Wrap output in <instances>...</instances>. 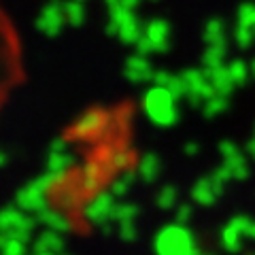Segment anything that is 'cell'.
Listing matches in <instances>:
<instances>
[{
	"label": "cell",
	"mask_w": 255,
	"mask_h": 255,
	"mask_svg": "<svg viewBox=\"0 0 255 255\" xmlns=\"http://www.w3.org/2000/svg\"><path fill=\"white\" fill-rule=\"evenodd\" d=\"M155 255H196L198 247L194 241L191 230L185 228V223H170L164 226L155 234Z\"/></svg>",
	"instance_id": "cell-1"
},
{
	"label": "cell",
	"mask_w": 255,
	"mask_h": 255,
	"mask_svg": "<svg viewBox=\"0 0 255 255\" xmlns=\"http://www.w3.org/2000/svg\"><path fill=\"white\" fill-rule=\"evenodd\" d=\"M113 209H115V202H113V194H96L90 202L83 206V217L87 223L100 228L102 223H107L113 219Z\"/></svg>",
	"instance_id": "cell-2"
},
{
	"label": "cell",
	"mask_w": 255,
	"mask_h": 255,
	"mask_svg": "<svg viewBox=\"0 0 255 255\" xmlns=\"http://www.w3.org/2000/svg\"><path fill=\"white\" fill-rule=\"evenodd\" d=\"M38 219H32L30 215L19 206H6L0 215V228L2 232H34Z\"/></svg>",
	"instance_id": "cell-3"
},
{
	"label": "cell",
	"mask_w": 255,
	"mask_h": 255,
	"mask_svg": "<svg viewBox=\"0 0 255 255\" xmlns=\"http://www.w3.org/2000/svg\"><path fill=\"white\" fill-rule=\"evenodd\" d=\"M47 204H49L47 202V191L38 183L19 191V196H17V206L26 213H41L47 209Z\"/></svg>",
	"instance_id": "cell-4"
},
{
	"label": "cell",
	"mask_w": 255,
	"mask_h": 255,
	"mask_svg": "<svg viewBox=\"0 0 255 255\" xmlns=\"http://www.w3.org/2000/svg\"><path fill=\"white\" fill-rule=\"evenodd\" d=\"M245 232H243V228H241V223L236 221V217L232 221H228L226 223V228L221 230V238H219V243L221 247L226 249L228 253H241L243 251V241H245Z\"/></svg>",
	"instance_id": "cell-5"
},
{
	"label": "cell",
	"mask_w": 255,
	"mask_h": 255,
	"mask_svg": "<svg viewBox=\"0 0 255 255\" xmlns=\"http://www.w3.org/2000/svg\"><path fill=\"white\" fill-rule=\"evenodd\" d=\"M36 219H38V223H43L47 230H53V232H60V234L70 232V230H73V221H70L66 215H62L60 211L49 209V206H47L45 211L38 213Z\"/></svg>",
	"instance_id": "cell-6"
},
{
	"label": "cell",
	"mask_w": 255,
	"mask_h": 255,
	"mask_svg": "<svg viewBox=\"0 0 255 255\" xmlns=\"http://www.w3.org/2000/svg\"><path fill=\"white\" fill-rule=\"evenodd\" d=\"M219 194H221V185L217 181H200L191 191V198L202 206H211L219 198Z\"/></svg>",
	"instance_id": "cell-7"
},
{
	"label": "cell",
	"mask_w": 255,
	"mask_h": 255,
	"mask_svg": "<svg viewBox=\"0 0 255 255\" xmlns=\"http://www.w3.org/2000/svg\"><path fill=\"white\" fill-rule=\"evenodd\" d=\"M64 249V241L60 232H53V230H45V232L36 238L34 243V253H53L60 255Z\"/></svg>",
	"instance_id": "cell-8"
},
{
	"label": "cell",
	"mask_w": 255,
	"mask_h": 255,
	"mask_svg": "<svg viewBox=\"0 0 255 255\" xmlns=\"http://www.w3.org/2000/svg\"><path fill=\"white\" fill-rule=\"evenodd\" d=\"M26 245L19 238L11 236L9 232H2L0 236V247H2V255H26Z\"/></svg>",
	"instance_id": "cell-9"
},
{
	"label": "cell",
	"mask_w": 255,
	"mask_h": 255,
	"mask_svg": "<svg viewBox=\"0 0 255 255\" xmlns=\"http://www.w3.org/2000/svg\"><path fill=\"white\" fill-rule=\"evenodd\" d=\"M138 215V206H134L130 202L126 204H115L113 209V221L119 223V221H130V219H136Z\"/></svg>",
	"instance_id": "cell-10"
},
{
	"label": "cell",
	"mask_w": 255,
	"mask_h": 255,
	"mask_svg": "<svg viewBox=\"0 0 255 255\" xmlns=\"http://www.w3.org/2000/svg\"><path fill=\"white\" fill-rule=\"evenodd\" d=\"M117 234L122 241L126 243H132V241H136V236H138V228H136V221L130 219V221H119L117 223Z\"/></svg>",
	"instance_id": "cell-11"
},
{
	"label": "cell",
	"mask_w": 255,
	"mask_h": 255,
	"mask_svg": "<svg viewBox=\"0 0 255 255\" xmlns=\"http://www.w3.org/2000/svg\"><path fill=\"white\" fill-rule=\"evenodd\" d=\"M157 204H159V209H164V211L172 209V206L177 204V189L174 187H164L157 194Z\"/></svg>",
	"instance_id": "cell-12"
},
{
	"label": "cell",
	"mask_w": 255,
	"mask_h": 255,
	"mask_svg": "<svg viewBox=\"0 0 255 255\" xmlns=\"http://www.w3.org/2000/svg\"><path fill=\"white\" fill-rule=\"evenodd\" d=\"M140 174H142V179L145 181H153L157 177V164H155V159H145L140 166Z\"/></svg>",
	"instance_id": "cell-13"
},
{
	"label": "cell",
	"mask_w": 255,
	"mask_h": 255,
	"mask_svg": "<svg viewBox=\"0 0 255 255\" xmlns=\"http://www.w3.org/2000/svg\"><path fill=\"white\" fill-rule=\"evenodd\" d=\"M241 226H243V232L247 236V241H255V219L241 215Z\"/></svg>",
	"instance_id": "cell-14"
},
{
	"label": "cell",
	"mask_w": 255,
	"mask_h": 255,
	"mask_svg": "<svg viewBox=\"0 0 255 255\" xmlns=\"http://www.w3.org/2000/svg\"><path fill=\"white\" fill-rule=\"evenodd\" d=\"M130 177H126V179H122V181H117V183H113V187H111V194L113 196H124L126 191H128V185H130Z\"/></svg>",
	"instance_id": "cell-15"
},
{
	"label": "cell",
	"mask_w": 255,
	"mask_h": 255,
	"mask_svg": "<svg viewBox=\"0 0 255 255\" xmlns=\"http://www.w3.org/2000/svg\"><path fill=\"white\" fill-rule=\"evenodd\" d=\"M191 217V206L187 204H181L179 209H177V217H174V221H179V223H187Z\"/></svg>",
	"instance_id": "cell-16"
},
{
	"label": "cell",
	"mask_w": 255,
	"mask_h": 255,
	"mask_svg": "<svg viewBox=\"0 0 255 255\" xmlns=\"http://www.w3.org/2000/svg\"><path fill=\"white\" fill-rule=\"evenodd\" d=\"M36 255H53V253H36Z\"/></svg>",
	"instance_id": "cell-17"
},
{
	"label": "cell",
	"mask_w": 255,
	"mask_h": 255,
	"mask_svg": "<svg viewBox=\"0 0 255 255\" xmlns=\"http://www.w3.org/2000/svg\"><path fill=\"white\" fill-rule=\"evenodd\" d=\"M196 255H209V253H200V251H198V253H196Z\"/></svg>",
	"instance_id": "cell-18"
}]
</instances>
